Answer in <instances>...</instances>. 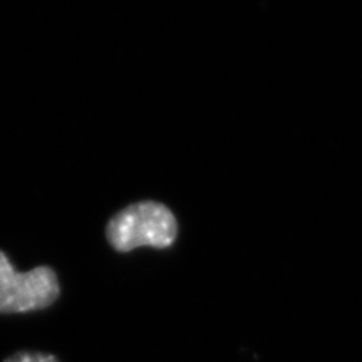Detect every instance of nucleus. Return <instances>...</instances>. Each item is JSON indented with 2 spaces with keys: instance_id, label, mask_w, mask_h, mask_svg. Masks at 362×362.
<instances>
[{
  "instance_id": "nucleus-3",
  "label": "nucleus",
  "mask_w": 362,
  "mask_h": 362,
  "mask_svg": "<svg viewBox=\"0 0 362 362\" xmlns=\"http://www.w3.org/2000/svg\"><path fill=\"white\" fill-rule=\"evenodd\" d=\"M4 362H59L52 354L43 353H30V351H21L15 353L8 357Z\"/></svg>"
},
{
  "instance_id": "nucleus-1",
  "label": "nucleus",
  "mask_w": 362,
  "mask_h": 362,
  "mask_svg": "<svg viewBox=\"0 0 362 362\" xmlns=\"http://www.w3.org/2000/svg\"><path fill=\"white\" fill-rule=\"evenodd\" d=\"M109 243L118 252L139 247H169L177 236V221L161 203L143 202L116 214L106 227Z\"/></svg>"
},
{
  "instance_id": "nucleus-2",
  "label": "nucleus",
  "mask_w": 362,
  "mask_h": 362,
  "mask_svg": "<svg viewBox=\"0 0 362 362\" xmlns=\"http://www.w3.org/2000/svg\"><path fill=\"white\" fill-rule=\"evenodd\" d=\"M59 291L58 278L50 267L16 272L7 255L0 251V313L46 309L58 299Z\"/></svg>"
}]
</instances>
